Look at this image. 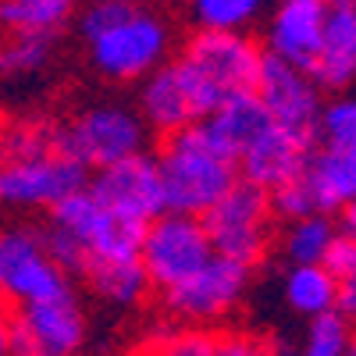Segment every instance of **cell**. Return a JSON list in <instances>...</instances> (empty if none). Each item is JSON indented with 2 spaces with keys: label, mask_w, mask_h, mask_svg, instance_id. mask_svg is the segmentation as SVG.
<instances>
[{
  "label": "cell",
  "mask_w": 356,
  "mask_h": 356,
  "mask_svg": "<svg viewBox=\"0 0 356 356\" xmlns=\"http://www.w3.org/2000/svg\"><path fill=\"white\" fill-rule=\"evenodd\" d=\"M339 282L324 271L321 264H292V271L285 275V300L296 314L314 317L321 310H332Z\"/></svg>",
  "instance_id": "7402d4cb"
},
{
  "label": "cell",
  "mask_w": 356,
  "mask_h": 356,
  "mask_svg": "<svg viewBox=\"0 0 356 356\" xmlns=\"http://www.w3.org/2000/svg\"><path fill=\"white\" fill-rule=\"evenodd\" d=\"M86 342V317L72 292L22 303L11 314L8 353L18 356H68Z\"/></svg>",
  "instance_id": "30bf717a"
},
{
  "label": "cell",
  "mask_w": 356,
  "mask_h": 356,
  "mask_svg": "<svg viewBox=\"0 0 356 356\" xmlns=\"http://www.w3.org/2000/svg\"><path fill=\"white\" fill-rule=\"evenodd\" d=\"M317 139L324 146H346V150H356V104L346 100V97L332 100V104H321Z\"/></svg>",
  "instance_id": "4316f807"
},
{
  "label": "cell",
  "mask_w": 356,
  "mask_h": 356,
  "mask_svg": "<svg viewBox=\"0 0 356 356\" xmlns=\"http://www.w3.org/2000/svg\"><path fill=\"white\" fill-rule=\"evenodd\" d=\"M72 292L68 271L57 264L36 228H4L0 232V303H33L47 296Z\"/></svg>",
  "instance_id": "52a82bcc"
},
{
  "label": "cell",
  "mask_w": 356,
  "mask_h": 356,
  "mask_svg": "<svg viewBox=\"0 0 356 356\" xmlns=\"http://www.w3.org/2000/svg\"><path fill=\"white\" fill-rule=\"evenodd\" d=\"M40 150H54V132L36 122H15L0 132V161H15Z\"/></svg>",
  "instance_id": "83f0119b"
},
{
  "label": "cell",
  "mask_w": 356,
  "mask_h": 356,
  "mask_svg": "<svg viewBox=\"0 0 356 356\" xmlns=\"http://www.w3.org/2000/svg\"><path fill=\"white\" fill-rule=\"evenodd\" d=\"M86 182V168L57 150L0 161V203L22 207V211H47Z\"/></svg>",
  "instance_id": "8fae6325"
},
{
  "label": "cell",
  "mask_w": 356,
  "mask_h": 356,
  "mask_svg": "<svg viewBox=\"0 0 356 356\" xmlns=\"http://www.w3.org/2000/svg\"><path fill=\"white\" fill-rule=\"evenodd\" d=\"M79 0H0V25L8 33H43L54 36Z\"/></svg>",
  "instance_id": "44dd1931"
},
{
  "label": "cell",
  "mask_w": 356,
  "mask_h": 356,
  "mask_svg": "<svg viewBox=\"0 0 356 356\" xmlns=\"http://www.w3.org/2000/svg\"><path fill=\"white\" fill-rule=\"evenodd\" d=\"M50 40L54 36L43 33H8V40L0 43V75L18 79L40 72L50 57Z\"/></svg>",
  "instance_id": "cb8c5ba5"
},
{
  "label": "cell",
  "mask_w": 356,
  "mask_h": 356,
  "mask_svg": "<svg viewBox=\"0 0 356 356\" xmlns=\"http://www.w3.org/2000/svg\"><path fill=\"white\" fill-rule=\"evenodd\" d=\"M253 93L275 125L317 143V114L324 100H321V86L310 79L307 68H296L289 61L264 54Z\"/></svg>",
  "instance_id": "4fadbf2b"
},
{
  "label": "cell",
  "mask_w": 356,
  "mask_h": 356,
  "mask_svg": "<svg viewBox=\"0 0 356 356\" xmlns=\"http://www.w3.org/2000/svg\"><path fill=\"white\" fill-rule=\"evenodd\" d=\"M47 211L50 221L43 228V243L68 275H79L89 260L139 257V239L146 225L107 211L86 186L57 200Z\"/></svg>",
  "instance_id": "7a4b0ae2"
},
{
  "label": "cell",
  "mask_w": 356,
  "mask_h": 356,
  "mask_svg": "<svg viewBox=\"0 0 356 356\" xmlns=\"http://www.w3.org/2000/svg\"><path fill=\"white\" fill-rule=\"evenodd\" d=\"M332 239H335V218L332 214L292 218L289 232H285V253L292 264H321Z\"/></svg>",
  "instance_id": "603a6c76"
},
{
  "label": "cell",
  "mask_w": 356,
  "mask_h": 356,
  "mask_svg": "<svg viewBox=\"0 0 356 356\" xmlns=\"http://www.w3.org/2000/svg\"><path fill=\"white\" fill-rule=\"evenodd\" d=\"M82 36L89 61L111 82H136L150 75L171 54V29L143 4H107L89 0L82 11Z\"/></svg>",
  "instance_id": "6da1fadb"
},
{
  "label": "cell",
  "mask_w": 356,
  "mask_h": 356,
  "mask_svg": "<svg viewBox=\"0 0 356 356\" xmlns=\"http://www.w3.org/2000/svg\"><path fill=\"white\" fill-rule=\"evenodd\" d=\"M211 239L203 232V221L196 214H178L164 211L154 221H146L143 239H139V264L150 285L168 289L193 275L196 267L211 257Z\"/></svg>",
  "instance_id": "9c48e42d"
},
{
  "label": "cell",
  "mask_w": 356,
  "mask_h": 356,
  "mask_svg": "<svg viewBox=\"0 0 356 356\" xmlns=\"http://www.w3.org/2000/svg\"><path fill=\"white\" fill-rule=\"evenodd\" d=\"M260 61L264 50L239 29H196L182 47V57L175 61V68L193 97L196 118H203L225 97L253 89Z\"/></svg>",
  "instance_id": "277c9868"
},
{
  "label": "cell",
  "mask_w": 356,
  "mask_h": 356,
  "mask_svg": "<svg viewBox=\"0 0 356 356\" xmlns=\"http://www.w3.org/2000/svg\"><path fill=\"white\" fill-rule=\"evenodd\" d=\"M324 18L328 0H278L267 22V54L296 68H310L321 47Z\"/></svg>",
  "instance_id": "9a60e30c"
},
{
  "label": "cell",
  "mask_w": 356,
  "mask_h": 356,
  "mask_svg": "<svg viewBox=\"0 0 356 356\" xmlns=\"http://www.w3.org/2000/svg\"><path fill=\"white\" fill-rule=\"evenodd\" d=\"M203 122V129L211 132L225 150L232 154V161L239 157L246 146L267 129V111H264V104L257 100V93L253 89H246V93H232V97H225L211 114H203L200 118Z\"/></svg>",
  "instance_id": "d6986e66"
},
{
  "label": "cell",
  "mask_w": 356,
  "mask_h": 356,
  "mask_svg": "<svg viewBox=\"0 0 356 356\" xmlns=\"http://www.w3.org/2000/svg\"><path fill=\"white\" fill-rule=\"evenodd\" d=\"M321 89H346L356 75V0H328V18L314 65L307 68Z\"/></svg>",
  "instance_id": "e0dca14e"
},
{
  "label": "cell",
  "mask_w": 356,
  "mask_h": 356,
  "mask_svg": "<svg viewBox=\"0 0 356 356\" xmlns=\"http://www.w3.org/2000/svg\"><path fill=\"white\" fill-rule=\"evenodd\" d=\"M8 328H11V314L0 303V353H8Z\"/></svg>",
  "instance_id": "f546056e"
},
{
  "label": "cell",
  "mask_w": 356,
  "mask_h": 356,
  "mask_svg": "<svg viewBox=\"0 0 356 356\" xmlns=\"http://www.w3.org/2000/svg\"><path fill=\"white\" fill-rule=\"evenodd\" d=\"M107 4H146V0H107Z\"/></svg>",
  "instance_id": "4dcf8cb0"
},
{
  "label": "cell",
  "mask_w": 356,
  "mask_h": 356,
  "mask_svg": "<svg viewBox=\"0 0 356 356\" xmlns=\"http://www.w3.org/2000/svg\"><path fill=\"white\" fill-rule=\"evenodd\" d=\"M203 232L211 239V250L221 257H232L246 267H253L267 253L271 239V203L267 189L235 178V182L200 214Z\"/></svg>",
  "instance_id": "5b68a950"
},
{
  "label": "cell",
  "mask_w": 356,
  "mask_h": 356,
  "mask_svg": "<svg viewBox=\"0 0 356 356\" xmlns=\"http://www.w3.org/2000/svg\"><path fill=\"white\" fill-rule=\"evenodd\" d=\"M157 171H161L168 211L196 214V218L239 178L232 154L203 129V122H193L164 136V146L157 154Z\"/></svg>",
  "instance_id": "3957f363"
},
{
  "label": "cell",
  "mask_w": 356,
  "mask_h": 356,
  "mask_svg": "<svg viewBox=\"0 0 356 356\" xmlns=\"http://www.w3.org/2000/svg\"><path fill=\"white\" fill-rule=\"evenodd\" d=\"M300 186L310 196L314 214H339L342 207L356 203V150L346 146H314L307 164L300 168Z\"/></svg>",
  "instance_id": "2e32d148"
},
{
  "label": "cell",
  "mask_w": 356,
  "mask_h": 356,
  "mask_svg": "<svg viewBox=\"0 0 356 356\" xmlns=\"http://www.w3.org/2000/svg\"><path fill=\"white\" fill-rule=\"evenodd\" d=\"M303 349L310 356H346L353 349V321L342 317L335 307L314 314L310 317V328H307Z\"/></svg>",
  "instance_id": "484cf974"
},
{
  "label": "cell",
  "mask_w": 356,
  "mask_h": 356,
  "mask_svg": "<svg viewBox=\"0 0 356 356\" xmlns=\"http://www.w3.org/2000/svg\"><path fill=\"white\" fill-rule=\"evenodd\" d=\"M321 267L328 271L335 282H346V278H356V235H342L335 232V239L328 243L321 257Z\"/></svg>",
  "instance_id": "f1b7e54d"
},
{
  "label": "cell",
  "mask_w": 356,
  "mask_h": 356,
  "mask_svg": "<svg viewBox=\"0 0 356 356\" xmlns=\"http://www.w3.org/2000/svg\"><path fill=\"white\" fill-rule=\"evenodd\" d=\"M139 111H143V122L161 136H171L178 129L200 122L196 107H193V97H189L182 75H178L175 61H164L150 75H143Z\"/></svg>",
  "instance_id": "ac0fdd59"
},
{
  "label": "cell",
  "mask_w": 356,
  "mask_h": 356,
  "mask_svg": "<svg viewBox=\"0 0 356 356\" xmlns=\"http://www.w3.org/2000/svg\"><path fill=\"white\" fill-rule=\"evenodd\" d=\"M79 275H86L89 289H93L100 300L114 303V307H136L146 296V289H150V278H146L139 257L89 260Z\"/></svg>",
  "instance_id": "ffe728a7"
},
{
  "label": "cell",
  "mask_w": 356,
  "mask_h": 356,
  "mask_svg": "<svg viewBox=\"0 0 356 356\" xmlns=\"http://www.w3.org/2000/svg\"><path fill=\"white\" fill-rule=\"evenodd\" d=\"M146 146V122L129 107L100 104L75 114L68 125L54 129V150L79 161L86 171L122 161Z\"/></svg>",
  "instance_id": "8992f818"
},
{
  "label": "cell",
  "mask_w": 356,
  "mask_h": 356,
  "mask_svg": "<svg viewBox=\"0 0 356 356\" xmlns=\"http://www.w3.org/2000/svg\"><path fill=\"white\" fill-rule=\"evenodd\" d=\"M86 189L93 193L107 211L122 214L129 221H139V225L154 221L157 214L168 211L157 157H150L146 150H136L122 161H111V164L97 168V178L86 182Z\"/></svg>",
  "instance_id": "7c38bea8"
},
{
  "label": "cell",
  "mask_w": 356,
  "mask_h": 356,
  "mask_svg": "<svg viewBox=\"0 0 356 356\" xmlns=\"http://www.w3.org/2000/svg\"><path fill=\"white\" fill-rule=\"evenodd\" d=\"M250 289V267L211 253L193 275H186L182 282H175L164 292V303L178 321L189 324H207V321H221L228 317L235 307L243 303V296Z\"/></svg>",
  "instance_id": "ba28073f"
},
{
  "label": "cell",
  "mask_w": 356,
  "mask_h": 356,
  "mask_svg": "<svg viewBox=\"0 0 356 356\" xmlns=\"http://www.w3.org/2000/svg\"><path fill=\"white\" fill-rule=\"evenodd\" d=\"M264 0H189L196 29H246L260 18Z\"/></svg>",
  "instance_id": "d4e9b609"
},
{
  "label": "cell",
  "mask_w": 356,
  "mask_h": 356,
  "mask_svg": "<svg viewBox=\"0 0 356 356\" xmlns=\"http://www.w3.org/2000/svg\"><path fill=\"white\" fill-rule=\"evenodd\" d=\"M310 150H314V139L296 136V132H289L275 122H267V129L235 157V168H239V178H246V182L271 193L282 182L300 175Z\"/></svg>",
  "instance_id": "5bb4252c"
}]
</instances>
